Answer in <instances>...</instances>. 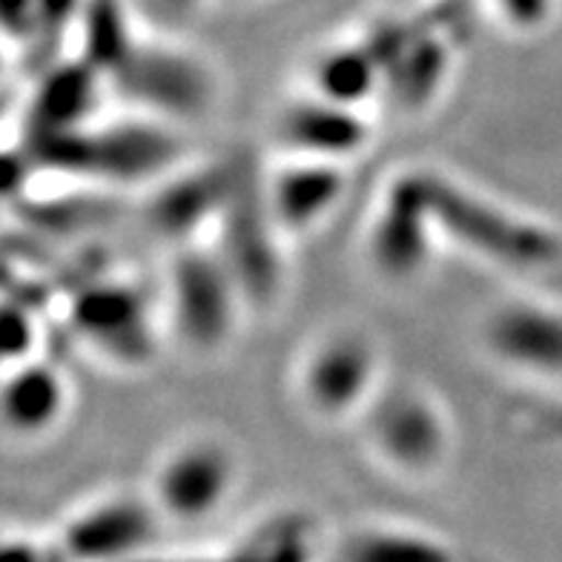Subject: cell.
<instances>
[{"label":"cell","mask_w":562,"mask_h":562,"mask_svg":"<svg viewBox=\"0 0 562 562\" xmlns=\"http://www.w3.org/2000/svg\"><path fill=\"white\" fill-rule=\"evenodd\" d=\"M330 528L302 505H276L252 517L224 548L229 560L304 562L327 560Z\"/></svg>","instance_id":"e0dca14e"},{"label":"cell","mask_w":562,"mask_h":562,"mask_svg":"<svg viewBox=\"0 0 562 562\" xmlns=\"http://www.w3.org/2000/svg\"><path fill=\"white\" fill-rule=\"evenodd\" d=\"M471 3L517 35L546 30L554 15V0H471Z\"/></svg>","instance_id":"7402d4cb"},{"label":"cell","mask_w":562,"mask_h":562,"mask_svg":"<svg viewBox=\"0 0 562 562\" xmlns=\"http://www.w3.org/2000/svg\"><path fill=\"white\" fill-rule=\"evenodd\" d=\"M210 241L227 261L245 293L250 313L270 311L284 290V245L288 238L276 224L265 199V170L247 158L238 184L229 195Z\"/></svg>","instance_id":"52a82bcc"},{"label":"cell","mask_w":562,"mask_h":562,"mask_svg":"<svg viewBox=\"0 0 562 562\" xmlns=\"http://www.w3.org/2000/svg\"><path fill=\"white\" fill-rule=\"evenodd\" d=\"M422 178L442 247L510 273L548 270L562 256V238L537 215L437 167H422Z\"/></svg>","instance_id":"6da1fadb"},{"label":"cell","mask_w":562,"mask_h":562,"mask_svg":"<svg viewBox=\"0 0 562 562\" xmlns=\"http://www.w3.org/2000/svg\"><path fill=\"white\" fill-rule=\"evenodd\" d=\"M106 87L133 112L187 126L210 115L222 92L215 67L195 46L144 35L133 44Z\"/></svg>","instance_id":"5b68a950"},{"label":"cell","mask_w":562,"mask_h":562,"mask_svg":"<svg viewBox=\"0 0 562 562\" xmlns=\"http://www.w3.org/2000/svg\"><path fill=\"white\" fill-rule=\"evenodd\" d=\"M350 164L311 156H281L265 170V199L288 241L313 236L334 218L348 195Z\"/></svg>","instance_id":"5bb4252c"},{"label":"cell","mask_w":562,"mask_h":562,"mask_svg":"<svg viewBox=\"0 0 562 562\" xmlns=\"http://www.w3.org/2000/svg\"><path fill=\"white\" fill-rule=\"evenodd\" d=\"M241 482L238 451L218 434H187L156 457L147 494L167 526H201L218 517Z\"/></svg>","instance_id":"ba28073f"},{"label":"cell","mask_w":562,"mask_h":562,"mask_svg":"<svg viewBox=\"0 0 562 562\" xmlns=\"http://www.w3.org/2000/svg\"><path fill=\"white\" fill-rule=\"evenodd\" d=\"M245 161V156H229L207 164H178L149 187L144 207L149 229L172 247L207 238L236 190Z\"/></svg>","instance_id":"7c38bea8"},{"label":"cell","mask_w":562,"mask_h":562,"mask_svg":"<svg viewBox=\"0 0 562 562\" xmlns=\"http://www.w3.org/2000/svg\"><path fill=\"white\" fill-rule=\"evenodd\" d=\"M149 3H153L158 12H164V15L187 18V15H193L204 0H149Z\"/></svg>","instance_id":"603a6c76"},{"label":"cell","mask_w":562,"mask_h":562,"mask_svg":"<svg viewBox=\"0 0 562 562\" xmlns=\"http://www.w3.org/2000/svg\"><path fill=\"white\" fill-rule=\"evenodd\" d=\"M471 7V0H430L419 12L362 30L382 64V101L396 115H425L451 87Z\"/></svg>","instance_id":"7a4b0ae2"},{"label":"cell","mask_w":562,"mask_h":562,"mask_svg":"<svg viewBox=\"0 0 562 562\" xmlns=\"http://www.w3.org/2000/svg\"><path fill=\"white\" fill-rule=\"evenodd\" d=\"M387 379L379 341L356 325L313 336L296 356V402L318 425L356 422Z\"/></svg>","instance_id":"8992f818"},{"label":"cell","mask_w":562,"mask_h":562,"mask_svg":"<svg viewBox=\"0 0 562 562\" xmlns=\"http://www.w3.org/2000/svg\"><path fill=\"white\" fill-rule=\"evenodd\" d=\"M69 405L67 379L53 364H15L9 376L0 379V425L15 437H41L55 428Z\"/></svg>","instance_id":"ac0fdd59"},{"label":"cell","mask_w":562,"mask_h":562,"mask_svg":"<svg viewBox=\"0 0 562 562\" xmlns=\"http://www.w3.org/2000/svg\"><path fill=\"white\" fill-rule=\"evenodd\" d=\"M442 250L422 167L393 172L379 190L364 227V259L387 284L419 279Z\"/></svg>","instance_id":"9c48e42d"},{"label":"cell","mask_w":562,"mask_h":562,"mask_svg":"<svg viewBox=\"0 0 562 562\" xmlns=\"http://www.w3.org/2000/svg\"><path fill=\"white\" fill-rule=\"evenodd\" d=\"M273 138L281 156H311L350 164L373 140V124L362 106L339 104L311 89L279 106L273 119Z\"/></svg>","instance_id":"9a60e30c"},{"label":"cell","mask_w":562,"mask_h":562,"mask_svg":"<svg viewBox=\"0 0 562 562\" xmlns=\"http://www.w3.org/2000/svg\"><path fill=\"white\" fill-rule=\"evenodd\" d=\"M480 345L491 362L526 379L562 376V307L540 296L499 299L482 316Z\"/></svg>","instance_id":"4fadbf2b"},{"label":"cell","mask_w":562,"mask_h":562,"mask_svg":"<svg viewBox=\"0 0 562 562\" xmlns=\"http://www.w3.org/2000/svg\"><path fill=\"white\" fill-rule=\"evenodd\" d=\"M304 89L339 104L362 106L382 101V64L368 37L359 32L345 41L322 46L307 64Z\"/></svg>","instance_id":"d6986e66"},{"label":"cell","mask_w":562,"mask_h":562,"mask_svg":"<svg viewBox=\"0 0 562 562\" xmlns=\"http://www.w3.org/2000/svg\"><path fill=\"white\" fill-rule=\"evenodd\" d=\"M181 126L149 119L130 110V119L106 126L83 124L67 130L78 149V167L115 184L153 187L178 164H184V144L178 135Z\"/></svg>","instance_id":"30bf717a"},{"label":"cell","mask_w":562,"mask_h":562,"mask_svg":"<svg viewBox=\"0 0 562 562\" xmlns=\"http://www.w3.org/2000/svg\"><path fill=\"white\" fill-rule=\"evenodd\" d=\"M83 339L121 368H144L156 350V313L138 284H95L72 311Z\"/></svg>","instance_id":"2e32d148"},{"label":"cell","mask_w":562,"mask_h":562,"mask_svg":"<svg viewBox=\"0 0 562 562\" xmlns=\"http://www.w3.org/2000/svg\"><path fill=\"white\" fill-rule=\"evenodd\" d=\"M87 35H83V60L110 78L121 60L130 55L140 30L119 0H87L83 7Z\"/></svg>","instance_id":"44dd1931"},{"label":"cell","mask_w":562,"mask_h":562,"mask_svg":"<svg viewBox=\"0 0 562 562\" xmlns=\"http://www.w3.org/2000/svg\"><path fill=\"white\" fill-rule=\"evenodd\" d=\"M356 425L373 462L405 482L437 480L457 451L448 407L411 379H385Z\"/></svg>","instance_id":"277c9868"},{"label":"cell","mask_w":562,"mask_h":562,"mask_svg":"<svg viewBox=\"0 0 562 562\" xmlns=\"http://www.w3.org/2000/svg\"><path fill=\"white\" fill-rule=\"evenodd\" d=\"M164 517L147 488L110 491L78 508L55 537V554L75 560H140L153 557Z\"/></svg>","instance_id":"8fae6325"},{"label":"cell","mask_w":562,"mask_h":562,"mask_svg":"<svg viewBox=\"0 0 562 562\" xmlns=\"http://www.w3.org/2000/svg\"><path fill=\"white\" fill-rule=\"evenodd\" d=\"M164 327L187 353L218 356L250 316L247 299L210 238L172 247L158 296Z\"/></svg>","instance_id":"3957f363"},{"label":"cell","mask_w":562,"mask_h":562,"mask_svg":"<svg viewBox=\"0 0 562 562\" xmlns=\"http://www.w3.org/2000/svg\"><path fill=\"white\" fill-rule=\"evenodd\" d=\"M453 548L422 526L391 522V519H362L330 533L327 560L341 562H416L448 560Z\"/></svg>","instance_id":"ffe728a7"}]
</instances>
